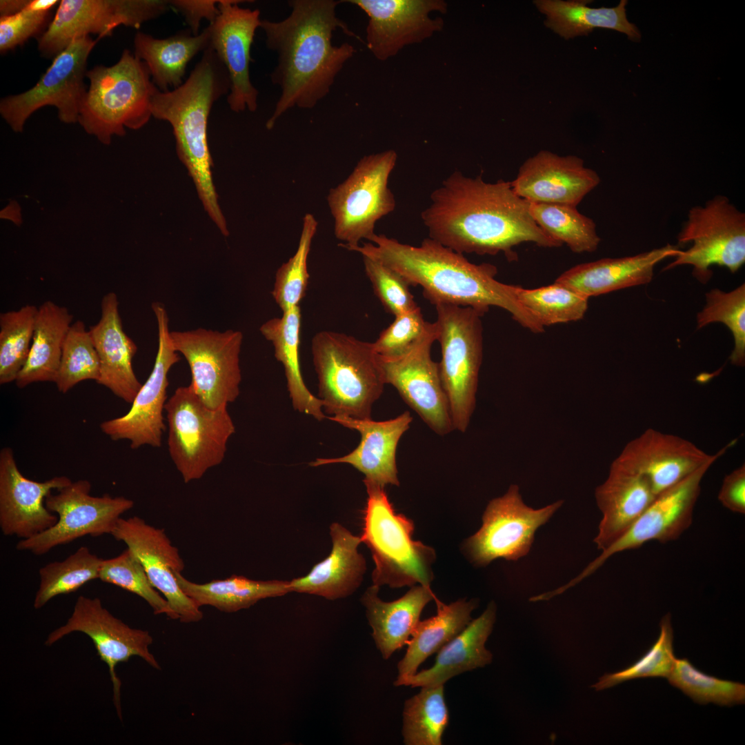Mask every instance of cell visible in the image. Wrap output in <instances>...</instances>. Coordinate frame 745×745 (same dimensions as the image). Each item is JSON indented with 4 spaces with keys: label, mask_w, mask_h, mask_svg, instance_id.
I'll use <instances>...</instances> for the list:
<instances>
[{
    "label": "cell",
    "mask_w": 745,
    "mask_h": 745,
    "mask_svg": "<svg viewBox=\"0 0 745 745\" xmlns=\"http://www.w3.org/2000/svg\"><path fill=\"white\" fill-rule=\"evenodd\" d=\"M430 201L421 213L429 238L458 253L502 252L510 261L517 259L513 248L522 243L562 246L537 224L530 203L515 192L511 181L488 183L481 175L455 170L433 191Z\"/></svg>",
    "instance_id": "6da1fadb"
},
{
    "label": "cell",
    "mask_w": 745,
    "mask_h": 745,
    "mask_svg": "<svg viewBox=\"0 0 745 745\" xmlns=\"http://www.w3.org/2000/svg\"><path fill=\"white\" fill-rule=\"evenodd\" d=\"M343 1L290 0V14L280 21L261 19L259 28L266 47L277 54V65L270 74L281 95L266 123L268 130L288 110L311 109L330 91L335 78L354 55L353 46L332 43L339 28L360 39L339 19L336 8Z\"/></svg>",
    "instance_id": "7a4b0ae2"
},
{
    "label": "cell",
    "mask_w": 745,
    "mask_h": 745,
    "mask_svg": "<svg viewBox=\"0 0 745 745\" xmlns=\"http://www.w3.org/2000/svg\"><path fill=\"white\" fill-rule=\"evenodd\" d=\"M375 259L401 275L410 286H419L424 298L435 306L446 304L470 307L484 315L491 306L508 312L519 324L535 333L544 328L521 305L517 286L495 279L497 268L475 264L463 254L424 239L418 246L375 234L361 246L348 250Z\"/></svg>",
    "instance_id": "3957f363"
},
{
    "label": "cell",
    "mask_w": 745,
    "mask_h": 745,
    "mask_svg": "<svg viewBox=\"0 0 745 745\" xmlns=\"http://www.w3.org/2000/svg\"><path fill=\"white\" fill-rule=\"evenodd\" d=\"M230 88L226 68L209 48L180 86L167 92L157 88L151 101L152 117L171 125L177 155L187 168L205 210L225 236L229 232L212 176L208 122L214 103L228 94Z\"/></svg>",
    "instance_id": "277c9868"
},
{
    "label": "cell",
    "mask_w": 745,
    "mask_h": 745,
    "mask_svg": "<svg viewBox=\"0 0 745 745\" xmlns=\"http://www.w3.org/2000/svg\"><path fill=\"white\" fill-rule=\"evenodd\" d=\"M311 351L325 413L371 419L372 405L386 384L372 342L322 330L312 337Z\"/></svg>",
    "instance_id": "5b68a950"
},
{
    "label": "cell",
    "mask_w": 745,
    "mask_h": 745,
    "mask_svg": "<svg viewBox=\"0 0 745 745\" xmlns=\"http://www.w3.org/2000/svg\"><path fill=\"white\" fill-rule=\"evenodd\" d=\"M89 86L79 109L78 122L106 145L125 128L137 130L148 123L157 88L146 63L125 49L111 66H97L86 72Z\"/></svg>",
    "instance_id": "8992f818"
},
{
    "label": "cell",
    "mask_w": 745,
    "mask_h": 745,
    "mask_svg": "<svg viewBox=\"0 0 745 745\" xmlns=\"http://www.w3.org/2000/svg\"><path fill=\"white\" fill-rule=\"evenodd\" d=\"M368 498L361 542L370 549L375 563L372 584L390 588L430 587L435 550L413 539V522L394 510L384 487L364 480Z\"/></svg>",
    "instance_id": "52a82bcc"
},
{
    "label": "cell",
    "mask_w": 745,
    "mask_h": 745,
    "mask_svg": "<svg viewBox=\"0 0 745 745\" xmlns=\"http://www.w3.org/2000/svg\"><path fill=\"white\" fill-rule=\"evenodd\" d=\"M164 410L170 456L185 483L201 478L223 460L235 427L227 406H207L190 386L177 388Z\"/></svg>",
    "instance_id": "ba28073f"
},
{
    "label": "cell",
    "mask_w": 745,
    "mask_h": 745,
    "mask_svg": "<svg viewBox=\"0 0 745 745\" xmlns=\"http://www.w3.org/2000/svg\"><path fill=\"white\" fill-rule=\"evenodd\" d=\"M439 375L446 395L453 430L464 433L475 408L482 360L483 313L470 307L435 305Z\"/></svg>",
    "instance_id": "9c48e42d"
},
{
    "label": "cell",
    "mask_w": 745,
    "mask_h": 745,
    "mask_svg": "<svg viewBox=\"0 0 745 745\" xmlns=\"http://www.w3.org/2000/svg\"><path fill=\"white\" fill-rule=\"evenodd\" d=\"M397 160L392 149L366 155L343 182L330 190L328 205L341 248L349 250L363 239L370 241L377 221L395 210L388 180Z\"/></svg>",
    "instance_id": "30bf717a"
},
{
    "label": "cell",
    "mask_w": 745,
    "mask_h": 745,
    "mask_svg": "<svg viewBox=\"0 0 745 745\" xmlns=\"http://www.w3.org/2000/svg\"><path fill=\"white\" fill-rule=\"evenodd\" d=\"M677 240L680 244L692 243V246L679 250L664 270L689 265L693 275L704 284L710 279L713 265L734 273L745 262V214L727 197H715L704 206L689 210Z\"/></svg>",
    "instance_id": "8fae6325"
},
{
    "label": "cell",
    "mask_w": 745,
    "mask_h": 745,
    "mask_svg": "<svg viewBox=\"0 0 745 745\" xmlns=\"http://www.w3.org/2000/svg\"><path fill=\"white\" fill-rule=\"evenodd\" d=\"M90 36L74 39L56 56L46 72L29 90L3 97L0 114L13 131L22 132L29 117L51 106L66 123L78 122L80 106L87 91L84 83L88 57L97 41Z\"/></svg>",
    "instance_id": "7c38bea8"
},
{
    "label": "cell",
    "mask_w": 745,
    "mask_h": 745,
    "mask_svg": "<svg viewBox=\"0 0 745 745\" xmlns=\"http://www.w3.org/2000/svg\"><path fill=\"white\" fill-rule=\"evenodd\" d=\"M557 501L539 509L528 506L519 488L510 485L506 493L493 499L482 516L481 528L464 543L469 560L485 566L497 559L516 561L530 551L535 533L562 506Z\"/></svg>",
    "instance_id": "4fadbf2b"
},
{
    "label": "cell",
    "mask_w": 745,
    "mask_h": 745,
    "mask_svg": "<svg viewBox=\"0 0 745 745\" xmlns=\"http://www.w3.org/2000/svg\"><path fill=\"white\" fill-rule=\"evenodd\" d=\"M90 490V482L80 479L57 490V494L50 493L45 506L57 515V523L31 538L21 539L16 548L42 555L86 535L97 537L110 534L121 515L133 507L134 501L109 494L92 496Z\"/></svg>",
    "instance_id": "5bb4252c"
},
{
    "label": "cell",
    "mask_w": 745,
    "mask_h": 745,
    "mask_svg": "<svg viewBox=\"0 0 745 745\" xmlns=\"http://www.w3.org/2000/svg\"><path fill=\"white\" fill-rule=\"evenodd\" d=\"M52 20L37 38L41 57L54 59L74 39L110 36L119 26L139 28L166 13L167 0H61Z\"/></svg>",
    "instance_id": "9a60e30c"
},
{
    "label": "cell",
    "mask_w": 745,
    "mask_h": 745,
    "mask_svg": "<svg viewBox=\"0 0 745 745\" xmlns=\"http://www.w3.org/2000/svg\"><path fill=\"white\" fill-rule=\"evenodd\" d=\"M243 338L241 331L232 329L170 331L175 350L185 357L190 367V386L209 408L227 406L239 396Z\"/></svg>",
    "instance_id": "2e32d148"
},
{
    "label": "cell",
    "mask_w": 745,
    "mask_h": 745,
    "mask_svg": "<svg viewBox=\"0 0 745 745\" xmlns=\"http://www.w3.org/2000/svg\"><path fill=\"white\" fill-rule=\"evenodd\" d=\"M151 307L157 321L159 342L153 368L128 412L119 417L104 421L100 425L101 431L112 440H128L132 449L144 445L161 446V437L166 430L163 411L169 384L168 374L179 361L171 341L169 319L164 305L153 302Z\"/></svg>",
    "instance_id": "e0dca14e"
},
{
    "label": "cell",
    "mask_w": 745,
    "mask_h": 745,
    "mask_svg": "<svg viewBox=\"0 0 745 745\" xmlns=\"http://www.w3.org/2000/svg\"><path fill=\"white\" fill-rule=\"evenodd\" d=\"M716 460L706 463L684 479L657 495L625 533L602 550L579 575L563 586L562 590H566L589 577L613 555L639 548L650 541L666 543L679 538L692 524L702 480Z\"/></svg>",
    "instance_id": "ac0fdd59"
},
{
    "label": "cell",
    "mask_w": 745,
    "mask_h": 745,
    "mask_svg": "<svg viewBox=\"0 0 745 745\" xmlns=\"http://www.w3.org/2000/svg\"><path fill=\"white\" fill-rule=\"evenodd\" d=\"M81 632L92 641L100 659L108 666L113 686V701L121 719L120 702L121 680L115 668L132 656L142 658L152 668L161 667L149 646L153 638L148 631L133 628L115 617L103 607L98 597H78L73 611L66 623L51 632L45 644L51 646L66 635Z\"/></svg>",
    "instance_id": "d6986e66"
},
{
    "label": "cell",
    "mask_w": 745,
    "mask_h": 745,
    "mask_svg": "<svg viewBox=\"0 0 745 745\" xmlns=\"http://www.w3.org/2000/svg\"><path fill=\"white\" fill-rule=\"evenodd\" d=\"M437 335L436 322L430 323L421 340L405 355L394 359L377 355L385 384L393 386L432 430L444 436L454 430L439 365L431 357Z\"/></svg>",
    "instance_id": "ffe728a7"
},
{
    "label": "cell",
    "mask_w": 745,
    "mask_h": 745,
    "mask_svg": "<svg viewBox=\"0 0 745 745\" xmlns=\"http://www.w3.org/2000/svg\"><path fill=\"white\" fill-rule=\"evenodd\" d=\"M110 535L123 542L138 558L152 586L161 593L181 622H197L203 619L200 607L180 588L175 572L181 573L185 564L177 547L163 529L156 528L142 518L120 517Z\"/></svg>",
    "instance_id": "44dd1931"
},
{
    "label": "cell",
    "mask_w": 745,
    "mask_h": 745,
    "mask_svg": "<svg viewBox=\"0 0 745 745\" xmlns=\"http://www.w3.org/2000/svg\"><path fill=\"white\" fill-rule=\"evenodd\" d=\"M368 16L366 45L374 57L386 61L404 47L420 43L444 28L441 17H430L432 12L445 14L443 0H348Z\"/></svg>",
    "instance_id": "7402d4cb"
},
{
    "label": "cell",
    "mask_w": 745,
    "mask_h": 745,
    "mask_svg": "<svg viewBox=\"0 0 745 745\" xmlns=\"http://www.w3.org/2000/svg\"><path fill=\"white\" fill-rule=\"evenodd\" d=\"M242 2L247 1L219 0V13L209 24L210 48L224 65L230 78L229 108L235 112L246 110L252 112L258 108L259 91L250 78V50L261 19L259 9L240 7Z\"/></svg>",
    "instance_id": "603a6c76"
},
{
    "label": "cell",
    "mask_w": 745,
    "mask_h": 745,
    "mask_svg": "<svg viewBox=\"0 0 745 745\" xmlns=\"http://www.w3.org/2000/svg\"><path fill=\"white\" fill-rule=\"evenodd\" d=\"M735 442L710 455L682 437L648 428L629 441L616 459L644 477L657 496L720 458Z\"/></svg>",
    "instance_id": "cb8c5ba5"
},
{
    "label": "cell",
    "mask_w": 745,
    "mask_h": 745,
    "mask_svg": "<svg viewBox=\"0 0 745 745\" xmlns=\"http://www.w3.org/2000/svg\"><path fill=\"white\" fill-rule=\"evenodd\" d=\"M72 481L55 476L39 482L24 477L17 467L13 450L0 451V528L6 536L21 539L31 538L53 526L58 520L45 506L52 490H59Z\"/></svg>",
    "instance_id": "d4e9b609"
},
{
    "label": "cell",
    "mask_w": 745,
    "mask_h": 745,
    "mask_svg": "<svg viewBox=\"0 0 745 745\" xmlns=\"http://www.w3.org/2000/svg\"><path fill=\"white\" fill-rule=\"evenodd\" d=\"M599 182V175L585 167L582 159L542 150L522 164L511 185L529 203L577 207Z\"/></svg>",
    "instance_id": "484cf974"
},
{
    "label": "cell",
    "mask_w": 745,
    "mask_h": 745,
    "mask_svg": "<svg viewBox=\"0 0 745 745\" xmlns=\"http://www.w3.org/2000/svg\"><path fill=\"white\" fill-rule=\"evenodd\" d=\"M328 419L358 431L361 435L360 443L355 450L343 457L317 458L310 464L311 466L348 464L365 475L364 480L383 487L388 484L399 485L396 452L401 437L413 420L408 411L395 418L380 421L344 416H331Z\"/></svg>",
    "instance_id": "4316f807"
},
{
    "label": "cell",
    "mask_w": 745,
    "mask_h": 745,
    "mask_svg": "<svg viewBox=\"0 0 745 745\" xmlns=\"http://www.w3.org/2000/svg\"><path fill=\"white\" fill-rule=\"evenodd\" d=\"M88 330L100 364L97 383L126 403L132 404L142 386L132 368L137 346L123 329L115 292H108L103 297L101 317Z\"/></svg>",
    "instance_id": "83f0119b"
},
{
    "label": "cell",
    "mask_w": 745,
    "mask_h": 745,
    "mask_svg": "<svg viewBox=\"0 0 745 745\" xmlns=\"http://www.w3.org/2000/svg\"><path fill=\"white\" fill-rule=\"evenodd\" d=\"M595 495L602 518L594 543L601 550L625 533L657 497L644 477L616 459Z\"/></svg>",
    "instance_id": "f1b7e54d"
},
{
    "label": "cell",
    "mask_w": 745,
    "mask_h": 745,
    "mask_svg": "<svg viewBox=\"0 0 745 745\" xmlns=\"http://www.w3.org/2000/svg\"><path fill=\"white\" fill-rule=\"evenodd\" d=\"M679 250L667 244L633 256L580 264L564 271L555 282L588 298L646 284L652 280L655 266L667 257H675Z\"/></svg>",
    "instance_id": "f546056e"
},
{
    "label": "cell",
    "mask_w": 745,
    "mask_h": 745,
    "mask_svg": "<svg viewBox=\"0 0 745 745\" xmlns=\"http://www.w3.org/2000/svg\"><path fill=\"white\" fill-rule=\"evenodd\" d=\"M330 535L332 546L329 555L306 575L289 581L291 592L335 600L350 595L359 588L366 569L365 559L358 551L361 537L337 522L330 526Z\"/></svg>",
    "instance_id": "4dcf8cb0"
},
{
    "label": "cell",
    "mask_w": 745,
    "mask_h": 745,
    "mask_svg": "<svg viewBox=\"0 0 745 745\" xmlns=\"http://www.w3.org/2000/svg\"><path fill=\"white\" fill-rule=\"evenodd\" d=\"M496 604L491 602L483 613L471 620L454 638L437 651L434 664L403 679L395 686L424 687L444 685L452 677L490 664L492 653L485 643L496 619Z\"/></svg>",
    "instance_id": "1f68e13d"
},
{
    "label": "cell",
    "mask_w": 745,
    "mask_h": 745,
    "mask_svg": "<svg viewBox=\"0 0 745 745\" xmlns=\"http://www.w3.org/2000/svg\"><path fill=\"white\" fill-rule=\"evenodd\" d=\"M379 587L372 585L361 602L372 628L375 645L384 659L407 644L424 607L436 597L430 587L415 585L401 597L384 602L378 596Z\"/></svg>",
    "instance_id": "d6a6232c"
},
{
    "label": "cell",
    "mask_w": 745,
    "mask_h": 745,
    "mask_svg": "<svg viewBox=\"0 0 745 745\" xmlns=\"http://www.w3.org/2000/svg\"><path fill=\"white\" fill-rule=\"evenodd\" d=\"M211 28L208 26L195 35L188 28L165 39L137 32L134 54L147 66L152 81L161 92L175 89L183 83L189 62L210 48Z\"/></svg>",
    "instance_id": "836d02e7"
},
{
    "label": "cell",
    "mask_w": 745,
    "mask_h": 745,
    "mask_svg": "<svg viewBox=\"0 0 745 745\" xmlns=\"http://www.w3.org/2000/svg\"><path fill=\"white\" fill-rule=\"evenodd\" d=\"M280 317L264 323L260 332L273 346L274 355L284 368L287 388L293 408L318 421L326 417L322 401L307 388L301 372L299 343L301 311L295 306L282 312Z\"/></svg>",
    "instance_id": "e575fe53"
},
{
    "label": "cell",
    "mask_w": 745,
    "mask_h": 745,
    "mask_svg": "<svg viewBox=\"0 0 745 745\" xmlns=\"http://www.w3.org/2000/svg\"><path fill=\"white\" fill-rule=\"evenodd\" d=\"M435 601L437 614L419 620L411 634L406 653L397 664L394 685L415 674L429 656L458 635L472 620L471 613L477 606L475 599H459L449 604Z\"/></svg>",
    "instance_id": "d590c367"
},
{
    "label": "cell",
    "mask_w": 745,
    "mask_h": 745,
    "mask_svg": "<svg viewBox=\"0 0 745 745\" xmlns=\"http://www.w3.org/2000/svg\"><path fill=\"white\" fill-rule=\"evenodd\" d=\"M73 319L67 308L43 302L36 316L28 359L15 381L22 388L35 382H54L63 342Z\"/></svg>",
    "instance_id": "8d00e7d4"
},
{
    "label": "cell",
    "mask_w": 745,
    "mask_h": 745,
    "mask_svg": "<svg viewBox=\"0 0 745 745\" xmlns=\"http://www.w3.org/2000/svg\"><path fill=\"white\" fill-rule=\"evenodd\" d=\"M537 9L546 16L545 25L560 37L568 39L587 35L595 28L613 29L639 41L640 33L626 17V0L613 8H591V1L536 0Z\"/></svg>",
    "instance_id": "74e56055"
},
{
    "label": "cell",
    "mask_w": 745,
    "mask_h": 745,
    "mask_svg": "<svg viewBox=\"0 0 745 745\" xmlns=\"http://www.w3.org/2000/svg\"><path fill=\"white\" fill-rule=\"evenodd\" d=\"M183 593L199 607L210 606L225 613H235L248 608L257 602L290 593L289 581L254 580L233 575L223 579H213L199 584L175 572Z\"/></svg>",
    "instance_id": "f35d334b"
},
{
    "label": "cell",
    "mask_w": 745,
    "mask_h": 745,
    "mask_svg": "<svg viewBox=\"0 0 745 745\" xmlns=\"http://www.w3.org/2000/svg\"><path fill=\"white\" fill-rule=\"evenodd\" d=\"M402 717L404 744L441 745L449 722L444 685L421 687L405 701Z\"/></svg>",
    "instance_id": "ab89813d"
},
{
    "label": "cell",
    "mask_w": 745,
    "mask_h": 745,
    "mask_svg": "<svg viewBox=\"0 0 745 745\" xmlns=\"http://www.w3.org/2000/svg\"><path fill=\"white\" fill-rule=\"evenodd\" d=\"M530 212L548 235L562 245L565 244L573 252H593L598 248L600 238L595 221L577 207L530 203Z\"/></svg>",
    "instance_id": "60d3db41"
},
{
    "label": "cell",
    "mask_w": 745,
    "mask_h": 745,
    "mask_svg": "<svg viewBox=\"0 0 745 745\" xmlns=\"http://www.w3.org/2000/svg\"><path fill=\"white\" fill-rule=\"evenodd\" d=\"M103 559L88 547L81 546L64 560L41 567L34 608L39 609L54 597L75 592L87 582L99 579Z\"/></svg>",
    "instance_id": "b9f144b4"
},
{
    "label": "cell",
    "mask_w": 745,
    "mask_h": 745,
    "mask_svg": "<svg viewBox=\"0 0 745 745\" xmlns=\"http://www.w3.org/2000/svg\"><path fill=\"white\" fill-rule=\"evenodd\" d=\"M516 295L521 305L543 327L582 319L589 299L556 282L532 289L517 286Z\"/></svg>",
    "instance_id": "7bdbcfd3"
},
{
    "label": "cell",
    "mask_w": 745,
    "mask_h": 745,
    "mask_svg": "<svg viewBox=\"0 0 745 745\" xmlns=\"http://www.w3.org/2000/svg\"><path fill=\"white\" fill-rule=\"evenodd\" d=\"M38 308L27 304L0 315V384L15 381L31 347Z\"/></svg>",
    "instance_id": "ee69618b"
},
{
    "label": "cell",
    "mask_w": 745,
    "mask_h": 745,
    "mask_svg": "<svg viewBox=\"0 0 745 745\" xmlns=\"http://www.w3.org/2000/svg\"><path fill=\"white\" fill-rule=\"evenodd\" d=\"M667 679L671 686L699 704L713 703L721 706H733L745 703L744 684L703 673L687 658H676L674 668Z\"/></svg>",
    "instance_id": "f6af8a7d"
},
{
    "label": "cell",
    "mask_w": 745,
    "mask_h": 745,
    "mask_svg": "<svg viewBox=\"0 0 745 745\" xmlns=\"http://www.w3.org/2000/svg\"><path fill=\"white\" fill-rule=\"evenodd\" d=\"M100 364L89 330L77 320L66 334L55 383L58 390L66 393L78 383L99 379Z\"/></svg>",
    "instance_id": "bcb514c9"
},
{
    "label": "cell",
    "mask_w": 745,
    "mask_h": 745,
    "mask_svg": "<svg viewBox=\"0 0 745 745\" xmlns=\"http://www.w3.org/2000/svg\"><path fill=\"white\" fill-rule=\"evenodd\" d=\"M317 226L312 214L304 215L297 249L276 272L271 293L282 312L298 306L304 297L309 281L308 257Z\"/></svg>",
    "instance_id": "7dc6e473"
},
{
    "label": "cell",
    "mask_w": 745,
    "mask_h": 745,
    "mask_svg": "<svg viewBox=\"0 0 745 745\" xmlns=\"http://www.w3.org/2000/svg\"><path fill=\"white\" fill-rule=\"evenodd\" d=\"M659 626L660 632L656 642L640 658L623 670L604 675L592 687L596 691H602L634 679L668 678L676 659L670 613L662 618Z\"/></svg>",
    "instance_id": "c3c4849f"
},
{
    "label": "cell",
    "mask_w": 745,
    "mask_h": 745,
    "mask_svg": "<svg viewBox=\"0 0 745 745\" xmlns=\"http://www.w3.org/2000/svg\"><path fill=\"white\" fill-rule=\"evenodd\" d=\"M99 579L139 596L149 604L155 615L165 614L170 619H177L167 600L152 586L140 561L129 548L117 557L103 559Z\"/></svg>",
    "instance_id": "681fc988"
},
{
    "label": "cell",
    "mask_w": 745,
    "mask_h": 745,
    "mask_svg": "<svg viewBox=\"0 0 745 745\" xmlns=\"http://www.w3.org/2000/svg\"><path fill=\"white\" fill-rule=\"evenodd\" d=\"M706 304L697 314V328L722 322L731 331L735 341L731 364L743 366L745 362V285L730 292L713 289L706 294Z\"/></svg>",
    "instance_id": "f907efd6"
},
{
    "label": "cell",
    "mask_w": 745,
    "mask_h": 745,
    "mask_svg": "<svg viewBox=\"0 0 745 745\" xmlns=\"http://www.w3.org/2000/svg\"><path fill=\"white\" fill-rule=\"evenodd\" d=\"M57 0H30L21 12L0 17V52L12 50L33 37H40L49 24L50 10ZM37 37V38H38Z\"/></svg>",
    "instance_id": "816d5d0a"
},
{
    "label": "cell",
    "mask_w": 745,
    "mask_h": 745,
    "mask_svg": "<svg viewBox=\"0 0 745 745\" xmlns=\"http://www.w3.org/2000/svg\"><path fill=\"white\" fill-rule=\"evenodd\" d=\"M363 261L374 293L388 313L395 317L419 307L401 275L372 258L364 256Z\"/></svg>",
    "instance_id": "f5cc1de1"
},
{
    "label": "cell",
    "mask_w": 745,
    "mask_h": 745,
    "mask_svg": "<svg viewBox=\"0 0 745 745\" xmlns=\"http://www.w3.org/2000/svg\"><path fill=\"white\" fill-rule=\"evenodd\" d=\"M429 325L424 319L419 307L395 316L393 322L372 342L374 350L384 359L401 357L421 340Z\"/></svg>",
    "instance_id": "db71d44e"
},
{
    "label": "cell",
    "mask_w": 745,
    "mask_h": 745,
    "mask_svg": "<svg viewBox=\"0 0 745 745\" xmlns=\"http://www.w3.org/2000/svg\"><path fill=\"white\" fill-rule=\"evenodd\" d=\"M169 6L180 12L184 17L188 29L195 35L199 34L201 21L206 19L209 24L217 17L219 0H170Z\"/></svg>",
    "instance_id": "11a10c76"
},
{
    "label": "cell",
    "mask_w": 745,
    "mask_h": 745,
    "mask_svg": "<svg viewBox=\"0 0 745 745\" xmlns=\"http://www.w3.org/2000/svg\"><path fill=\"white\" fill-rule=\"evenodd\" d=\"M722 505L741 515L745 513V465L742 464L726 475L717 496Z\"/></svg>",
    "instance_id": "9f6ffc18"
},
{
    "label": "cell",
    "mask_w": 745,
    "mask_h": 745,
    "mask_svg": "<svg viewBox=\"0 0 745 745\" xmlns=\"http://www.w3.org/2000/svg\"><path fill=\"white\" fill-rule=\"evenodd\" d=\"M30 2V0H1L0 15L8 17L15 14L23 10Z\"/></svg>",
    "instance_id": "6f0895ef"
}]
</instances>
